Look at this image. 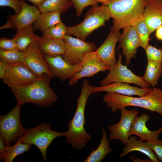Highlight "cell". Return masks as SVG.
Masks as SVG:
<instances>
[{
    "instance_id": "cell-1",
    "label": "cell",
    "mask_w": 162,
    "mask_h": 162,
    "mask_svg": "<svg viewBox=\"0 0 162 162\" xmlns=\"http://www.w3.org/2000/svg\"><path fill=\"white\" fill-rule=\"evenodd\" d=\"M93 86L87 80L83 81L81 93L77 100V106L74 116L68 123L66 132V142L74 149L81 150L90 141L91 135L84 128L85 111L87 100L93 93Z\"/></svg>"
},
{
    "instance_id": "cell-2",
    "label": "cell",
    "mask_w": 162,
    "mask_h": 162,
    "mask_svg": "<svg viewBox=\"0 0 162 162\" xmlns=\"http://www.w3.org/2000/svg\"><path fill=\"white\" fill-rule=\"evenodd\" d=\"M51 79L44 74L28 86L11 87L17 104L22 105L30 103L46 107L52 106L57 100L58 96L50 86Z\"/></svg>"
},
{
    "instance_id": "cell-3",
    "label": "cell",
    "mask_w": 162,
    "mask_h": 162,
    "mask_svg": "<svg viewBox=\"0 0 162 162\" xmlns=\"http://www.w3.org/2000/svg\"><path fill=\"white\" fill-rule=\"evenodd\" d=\"M103 100L106 106L116 113L128 106L143 108L159 114L162 118V89L153 87L148 94L138 97L124 95L113 92H106Z\"/></svg>"
},
{
    "instance_id": "cell-4",
    "label": "cell",
    "mask_w": 162,
    "mask_h": 162,
    "mask_svg": "<svg viewBox=\"0 0 162 162\" xmlns=\"http://www.w3.org/2000/svg\"><path fill=\"white\" fill-rule=\"evenodd\" d=\"M149 0H114L108 6L113 19L110 31H119L134 26L142 18L144 10Z\"/></svg>"
},
{
    "instance_id": "cell-5",
    "label": "cell",
    "mask_w": 162,
    "mask_h": 162,
    "mask_svg": "<svg viewBox=\"0 0 162 162\" xmlns=\"http://www.w3.org/2000/svg\"><path fill=\"white\" fill-rule=\"evenodd\" d=\"M111 18L107 5L102 4L100 6H93L88 10L82 22L75 26L67 27V34L85 40L94 31L105 26V22Z\"/></svg>"
},
{
    "instance_id": "cell-6",
    "label": "cell",
    "mask_w": 162,
    "mask_h": 162,
    "mask_svg": "<svg viewBox=\"0 0 162 162\" xmlns=\"http://www.w3.org/2000/svg\"><path fill=\"white\" fill-rule=\"evenodd\" d=\"M51 127L50 124L44 122L30 129H24L18 139L23 143L36 146L40 151L44 161L46 162L48 148L56 138L66 135V132L56 131L51 129Z\"/></svg>"
},
{
    "instance_id": "cell-7",
    "label": "cell",
    "mask_w": 162,
    "mask_h": 162,
    "mask_svg": "<svg viewBox=\"0 0 162 162\" xmlns=\"http://www.w3.org/2000/svg\"><path fill=\"white\" fill-rule=\"evenodd\" d=\"M22 105L17 104L9 113L0 116V134L6 146H10L20 136L25 128L21 122L20 114Z\"/></svg>"
},
{
    "instance_id": "cell-8",
    "label": "cell",
    "mask_w": 162,
    "mask_h": 162,
    "mask_svg": "<svg viewBox=\"0 0 162 162\" xmlns=\"http://www.w3.org/2000/svg\"><path fill=\"white\" fill-rule=\"evenodd\" d=\"M123 56V54L119 52L117 63L111 67L107 76L100 82L99 85L104 86L114 82H122L135 84L142 88L149 87L150 85L142 76L136 75L126 65L122 64Z\"/></svg>"
},
{
    "instance_id": "cell-9",
    "label": "cell",
    "mask_w": 162,
    "mask_h": 162,
    "mask_svg": "<svg viewBox=\"0 0 162 162\" xmlns=\"http://www.w3.org/2000/svg\"><path fill=\"white\" fill-rule=\"evenodd\" d=\"M63 40L65 48L63 58L68 63L76 65L80 63L84 55L95 51L97 49L93 42L83 40L67 34Z\"/></svg>"
},
{
    "instance_id": "cell-10",
    "label": "cell",
    "mask_w": 162,
    "mask_h": 162,
    "mask_svg": "<svg viewBox=\"0 0 162 162\" xmlns=\"http://www.w3.org/2000/svg\"><path fill=\"white\" fill-rule=\"evenodd\" d=\"M23 62L39 78L44 74L53 78L49 70L47 64L45 60L44 55L40 50L38 42L32 43L24 51Z\"/></svg>"
},
{
    "instance_id": "cell-11",
    "label": "cell",
    "mask_w": 162,
    "mask_h": 162,
    "mask_svg": "<svg viewBox=\"0 0 162 162\" xmlns=\"http://www.w3.org/2000/svg\"><path fill=\"white\" fill-rule=\"evenodd\" d=\"M37 79L29 68L21 62L7 64L6 75L2 79L10 88L28 86L34 82Z\"/></svg>"
},
{
    "instance_id": "cell-12",
    "label": "cell",
    "mask_w": 162,
    "mask_h": 162,
    "mask_svg": "<svg viewBox=\"0 0 162 162\" xmlns=\"http://www.w3.org/2000/svg\"><path fill=\"white\" fill-rule=\"evenodd\" d=\"M121 110V117L119 122L108 126L110 133L109 140H118L125 145L130 136V133L133 122L139 112L136 109L128 110L124 108Z\"/></svg>"
},
{
    "instance_id": "cell-13",
    "label": "cell",
    "mask_w": 162,
    "mask_h": 162,
    "mask_svg": "<svg viewBox=\"0 0 162 162\" xmlns=\"http://www.w3.org/2000/svg\"><path fill=\"white\" fill-rule=\"evenodd\" d=\"M22 9L17 14L11 15L6 23L0 28V30L15 28L17 30L32 24L39 16L41 13L36 5H30L23 0H21Z\"/></svg>"
},
{
    "instance_id": "cell-14",
    "label": "cell",
    "mask_w": 162,
    "mask_h": 162,
    "mask_svg": "<svg viewBox=\"0 0 162 162\" xmlns=\"http://www.w3.org/2000/svg\"><path fill=\"white\" fill-rule=\"evenodd\" d=\"M82 60L83 61L82 68L70 78L69 82L70 86L76 84L82 78L90 77L100 72L109 70L111 68L106 64L99 58L95 51L85 54Z\"/></svg>"
},
{
    "instance_id": "cell-15",
    "label": "cell",
    "mask_w": 162,
    "mask_h": 162,
    "mask_svg": "<svg viewBox=\"0 0 162 162\" xmlns=\"http://www.w3.org/2000/svg\"><path fill=\"white\" fill-rule=\"evenodd\" d=\"M44 58L52 77H58L63 81L70 78L83 67L82 60L78 64H71L67 62L62 55H44Z\"/></svg>"
},
{
    "instance_id": "cell-16",
    "label": "cell",
    "mask_w": 162,
    "mask_h": 162,
    "mask_svg": "<svg viewBox=\"0 0 162 162\" xmlns=\"http://www.w3.org/2000/svg\"><path fill=\"white\" fill-rule=\"evenodd\" d=\"M118 49H122L125 58V64L129 65L131 59L134 58L136 50L140 46V42L135 27L129 26L123 28L121 34Z\"/></svg>"
},
{
    "instance_id": "cell-17",
    "label": "cell",
    "mask_w": 162,
    "mask_h": 162,
    "mask_svg": "<svg viewBox=\"0 0 162 162\" xmlns=\"http://www.w3.org/2000/svg\"><path fill=\"white\" fill-rule=\"evenodd\" d=\"M119 31H110L100 46L95 51L99 58L106 65L112 67L117 62L115 56V48L121 35Z\"/></svg>"
},
{
    "instance_id": "cell-18",
    "label": "cell",
    "mask_w": 162,
    "mask_h": 162,
    "mask_svg": "<svg viewBox=\"0 0 162 162\" xmlns=\"http://www.w3.org/2000/svg\"><path fill=\"white\" fill-rule=\"evenodd\" d=\"M150 117L144 113L139 116H138L134 119L130 131V136L135 135L139 138V140L145 142L146 141H153L158 139L162 131V125L158 130H151L146 126V123Z\"/></svg>"
},
{
    "instance_id": "cell-19",
    "label": "cell",
    "mask_w": 162,
    "mask_h": 162,
    "mask_svg": "<svg viewBox=\"0 0 162 162\" xmlns=\"http://www.w3.org/2000/svg\"><path fill=\"white\" fill-rule=\"evenodd\" d=\"M152 89L150 87L140 88L131 86L127 83L117 82L104 86H93V93L106 92H115L128 96H141L149 93Z\"/></svg>"
},
{
    "instance_id": "cell-20",
    "label": "cell",
    "mask_w": 162,
    "mask_h": 162,
    "mask_svg": "<svg viewBox=\"0 0 162 162\" xmlns=\"http://www.w3.org/2000/svg\"><path fill=\"white\" fill-rule=\"evenodd\" d=\"M142 18L151 34L162 25V0H149L145 8Z\"/></svg>"
},
{
    "instance_id": "cell-21",
    "label": "cell",
    "mask_w": 162,
    "mask_h": 162,
    "mask_svg": "<svg viewBox=\"0 0 162 162\" xmlns=\"http://www.w3.org/2000/svg\"><path fill=\"white\" fill-rule=\"evenodd\" d=\"M124 146L123 152L119 154V158L126 155L132 152L136 151L147 156L152 162H160L147 142L138 140L135 136L129 137Z\"/></svg>"
},
{
    "instance_id": "cell-22",
    "label": "cell",
    "mask_w": 162,
    "mask_h": 162,
    "mask_svg": "<svg viewBox=\"0 0 162 162\" xmlns=\"http://www.w3.org/2000/svg\"><path fill=\"white\" fill-rule=\"evenodd\" d=\"M32 24L18 30L14 38L15 41L17 50L22 52L32 43L38 42L42 37L36 34L34 32Z\"/></svg>"
},
{
    "instance_id": "cell-23",
    "label": "cell",
    "mask_w": 162,
    "mask_h": 162,
    "mask_svg": "<svg viewBox=\"0 0 162 162\" xmlns=\"http://www.w3.org/2000/svg\"><path fill=\"white\" fill-rule=\"evenodd\" d=\"M38 45L44 55H62L64 52L65 43L62 39H51L42 37L38 42Z\"/></svg>"
},
{
    "instance_id": "cell-24",
    "label": "cell",
    "mask_w": 162,
    "mask_h": 162,
    "mask_svg": "<svg viewBox=\"0 0 162 162\" xmlns=\"http://www.w3.org/2000/svg\"><path fill=\"white\" fill-rule=\"evenodd\" d=\"M101 130L103 135L98 147L95 149L92 148L90 153L82 162H100L107 154L112 152V149L110 147L109 141L107 139L105 130L103 126Z\"/></svg>"
},
{
    "instance_id": "cell-25",
    "label": "cell",
    "mask_w": 162,
    "mask_h": 162,
    "mask_svg": "<svg viewBox=\"0 0 162 162\" xmlns=\"http://www.w3.org/2000/svg\"><path fill=\"white\" fill-rule=\"evenodd\" d=\"M61 14L59 11L41 13L38 18L32 24L34 30L40 31L43 32L62 22L60 18Z\"/></svg>"
},
{
    "instance_id": "cell-26",
    "label": "cell",
    "mask_w": 162,
    "mask_h": 162,
    "mask_svg": "<svg viewBox=\"0 0 162 162\" xmlns=\"http://www.w3.org/2000/svg\"><path fill=\"white\" fill-rule=\"evenodd\" d=\"M162 74V62L148 61L144 75V80L153 87L158 84Z\"/></svg>"
},
{
    "instance_id": "cell-27",
    "label": "cell",
    "mask_w": 162,
    "mask_h": 162,
    "mask_svg": "<svg viewBox=\"0 0 162 162\" xmlns=\"http://www.w3.org/2000/svg\"><path fill=\"white\" fill-rule=\"evenodd\" d=\"M72 5V0H46L38 7L41 13L59 11L62 14Z\"/></svg>"
},
{
    "instance_id": "cell-28",
    "label": "cell",
    "mask_w": 162,
    "mask_h": 162,
    "mask_svg": "<svg viewBox=\"0 0 162 162\" xmlns=\"http://www.w3.org/2000/svg\"><path fill=\"white\" fill-rule=\"evenodd\" d=\"M32 145L24 144L17 139L16 143L12 146H7V152L5 162H12L18 155L28 151Z\"/></svg>"
},
{
    "instance_id": "cell-29",
    "label": "cell",
    "mask_w": 162,
    "mask_h": 162,
    "mask_svg": "<svg viewBox=\"0 0 162 162\" xmlns=\"http://www.w3.org/2000/svg\"><path fill=\"white\" fill-rule=\"evenodd\" d=\"M134 26L136 29L140 46L145 50L149 45V38L151 33L149 28L142 18Z\"/></svg>"
},
{
    "instance_id": "cell-30",
    "label": "cell",
    "mask_w": 162,
    "mask_h": 162,
    "mask_svg": "<svg viewBox=\"0 0 162 162\" xmlns=\"http://www.w3.org/2000/svg\"><path fill=\"white\" fill-rule=\"evenodd\" d=\"M67 27L62 22L49 28L43 32L42 38L63 40L67 34Z\"/></svg>"
},
{
    "instance_id": "cell-31",
    "label": "cell",
    "mask_w": 162,
    "mask_h": 162,
    "mask_svg": "<svg viewBox=\"0 0 162 162\" xmlns=\"http://www.w3.org/2000/svg\"><path fill=\"white\" fill-rule=\"evenodd\" d=\"M0 59L7 64L22 62L23 54L18 50H5L0 49Z\"/></svg>"
},
{
    "instance_id": "cell-32",
    "label": "cell",
    "mask_w": 162,
    "mask_h": 162,
    "mask_svg": "<svg viewBox=\"0 0 162 162\" xmlns=\"http://www.w3.org/2000/svg\"><path fill=\"white\" fill-rule=\"evenodd\" d=\"M145 50L148 61L162 62V48L157 49L149 44Z\"/></svg>"
},
{
    "instance_id": "cell-33",
    "label": "cell",
    "mask_w": 162,
    "mask_h": 162,
    "mask_svg": "<svg viewBox=\"0 0 162 162\" xmlns=\"http://www.w3.org/2000/svg\"><path fill=\"white\" fill-rule=\"evenodd\" d=\"M72 2L76 10V15L78 16L81 15L83 10L86 7L89 6H98L95 0H72Z\"/></svg>"
},
{
    "instance_id": "cell-34",
    "label": "cell",
    "mask_w": 162,
    "mask_h": 162,
    "mask_svg": "<svg viewBox=\"0 0 162 162\" xmlns=\"http://www.w3.org/2000/svg\"><path fill=\"white\" fill-rule=\"evenodd\" d=\"M0 6L11 8L14 10L15 14H19L22 9L21 0H0Z\"/></svg>"
},
{
    "instance_id": "cell-35",
    "label": "cell",
    "mask_w": 162,
    "mask_h": 162,
    "mask_svg": "<svg viewBox=\"0 0 162 162\" xmlns=\"http://www.w3.org/2000/svg\"><path fill=\"white\" fill-rule=\"evenodd\" d=\"M146 142L152 150L156 154L159 161L162 162V140L158 139Z\"/></svg>"
},
{
    "instance_id": "cell-36",
    "label": "cell",
    "mask_w": 162,
    "mask_h": 162,
    "mask_svg": "<svg viewBox=\"0 0 162 162\" xmlns=\"http://www.w3.org/2000/svg\"><path fill=\"white\" fill-rule=\"evenodd\" d=\"M0 48L5 50H17L14 39L3 38L0 39Z\"/></svg>"
},
{
    "instance_id": "cell-37",
    "label": "cell",
    "mask_w": 162,
    "mask_h": 162,
    "mask_svg": "<svg viewBox=\"0 0 162 162\" xmlns=\"http://www.w3.org/2000/svg\"><path fill=\"white\" fill-rule=\"evenodd\" d=\"M5 145L2 138L0 136V159L1 160L4 161L6 158L7 148V146Z\"/></svg>"
},
{
    "instance_id": "cell-38",
    "label": "cell",
    "mask_w": 162,
    "mask_h": 162,
    "mask_svg": "<svg viewBox=\"0 0 162 162\" xmlns=\"http://www.w3.org/2000/svg\"><path fill=\"white\" fill-rule=\"evenodd\" d=\"M7 64L3 61L0 60V78L2 79L6 74Z\"/></svg>"
},
{
    "instance_id": "cell-39",
    "label": "cell",
    "mask_w": 162,
    "mask_h": 162,
    "mask_svg": "<svg viewBox=\"0 0 162 162\" xmlns=\"http://www.w3.org/2000/svg\"><path fill=\"white\" fill-rule=\"evenodd\" d=\"M155 35L158 40H162V25L156 30Z\"/></svg>"
},
{
    "instance_id": "cell-40",
    "label": "cell",
    "mask_w": 162,
    "mask_h": 162,
    "mask_svg": "<svg viewBox=\"0 0 162 162\" xmlns=\"http://www.w3.org/2000/svg\"><path fill=\"white\" fill-rule=\"evenodd\" d=\"M33 3L35 5L38 7L40 6L46 0H27Z\"/></svg>"
},
{
    "instance_id": "cell-41",
    "label": "cell",
    "mask_w": 162,
    "mask_h": 162,
    "mask_svg": "<svg viewBox=\"0 0 162 162\" xmlns=\"http://www.w3.org/2000/svg\"><path fill=\"white\" fill-rule=\"evenodd\" d=\"M97 2H101L102 4H106L109 2L114 0H95Z\"/></svg>"
}]
</instances>
